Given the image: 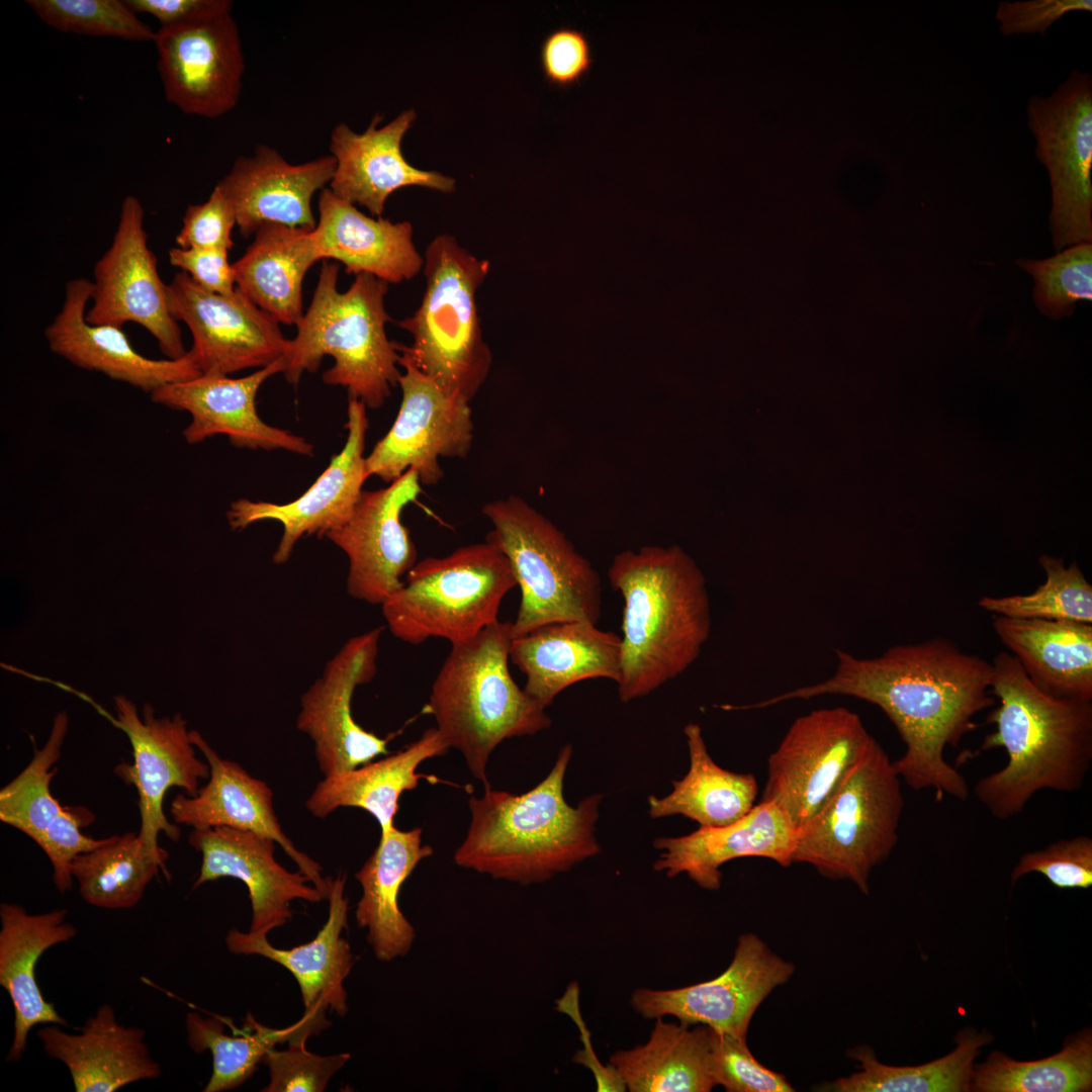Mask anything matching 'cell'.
<instances>
[{
  "instance_id": "6da1fadb",
  "label": "cell",
  "mask_w": 1092,
  "mask_h": 1092,
  "mask_svg": "<svg viewBox=\"0 0 1092 1092\" xmlns=\"http://www.w3.org/2000/svg\"><path fill=\"white\" fill-rule=\"evenodd\" d=\"M834 673L805 686L742 705L762 709L790 700L842 695L879 707L905 744L893 765L906 785L932 790L936 801L945 796L965 801L970 794L964 778L944 758L947 746L976 730L975 717L995 706L991 694L992 662L963 651L946 638L895 645L876 657L859 658L836 650Z\"/></svg>"
},
{
  "instance_id": "7a4b0ae2",
  "label": "cell",
  "mask_w": 1092,
  "mask_h": 1092,
  "mask_svg": "<svg viewBox=\"0 0 1092 1092\" xmlns=\"http://www.w3.org/2000/svg\"><path fill=\"white\" fill-rule=\"evenodd\" d=\"M992 666L991 694L999 704L986 717L995 730L981 749L1003 748L1007 761L980 779L974 793L995 818L1007 820L1039 791L1083 787L1092 761V701L1043 693L1011 653L999 652Z\"/></svg>"
},
{
  "instance_id": "3957f363",
  "label": "cell",
  "mask_w": 1092,
  "mask_h": 1092,
  "mask_svg": "<svg viewBox=\"0 0 1092 1092\" xmlns=\"http://www.w3.org/2000/svg\"><path fill=\"white\" fill-rule=\"evenodd\" d=\"M610 583L624 601L622 702L645 697L684 673L712 626L706 578L678 545L644 546L613 558Z\"/></svg>"
},
{
  "instance_id": "277c9868",
  "label": "cell",
  "mask_w": 1092,
  "mask_h": 1092,
  "mask_svg": "<svg viewBox=\"0 0 1092 1092\" xmlns=\"http://www.w3.org/2000/svg\"><path fill=\"white\" fill-rule=\"evenodd\" d=\"M572 746H563L548 776L530 791L512 794L485 786L471 796V822L454 853L461 868L522 885L543 883L598 854L595 836L602 795L576 807L563 796Z\"/></svg>"
},
{
  "instance_id": "5b68a950",
  "label": "cell",
  "mask_w": 1092,
  "mask_h": 1092,
  "mask_svg": "<svg viewBox=\"0 0 1092 1092\" xmlns=\"http://www.w3.org/2000/svg\"><path fill=\"white\" fill-rule=\"evenodd\" d=\"M339 270V264L324 261L310 304L289 340L284 376L297 384L303 373L315 372L323 358L332 356L335 363L324 372V382L346 388L350 397L376 410L401 375L399 352L385 330L391 322L385 309L389 284L362 273L341 292Z\"/></svg>"
},
{
  "instance_id": "8992f818",
  "label": "cell",
  "mask_w": 1092,
  "mask_h": 1092,
  "mask_svg": "<svg viewBox=\"0 0 1092 1092\" xmlns=\"http://www.w3.org/2000/svg\"><path fill=\"white\" fill-rule=\"evenodd\" d=\"M512 622L496 621L451 644L434 682L427 709L450 747L464 756L473 777L489 786L488 758L504 740L534 735L551 719L510 669Z\"/></svg>"
},
{
  "instance_id": "52a82bcc",
  "label": "cell",
  "mask_w": 1092,
  "mask_h": 1092,
  "mask_svg": "<svg viewBox=\"0 0 1092 1092\" xmlns=\"http://www.w3.org/2000/svg\"><path fill=\"white\" fill-rule=\"evenodd\" d=\"M489 269L488 260L477 258L453 236L438 235L425 250L421 304L397 323L413 337L411 345L395 342L400 359L469 402L492 365L476 302Z\"/></svg>"
},
{
  "instance_id": "ba28073f",
  "label": "cell",
  "mask_w": 1092,
  "mask_h": 1092,
  "mask_svg": "<svg viewBox=\"0 0 1092 1092\" xmlns=\"http://www.w3.org/2000/svg\"><path fill=\"white\" fill-rule=\"evenodd\" d=\"M482 513L492 524L485 540L507 556L521 589L513 638L552 623L598 624L600 574L558 527L516 495L488 502Z\"/></svg>"
},
{
  "instance_id": "9c48e42d",
  "label": "cell",
  "mask_w": 1092,
  "mask_h": 1092,
  "mask_svg": "<svg viewBox=\"0 0 1092 1092\" xmlns=\"http://www.w3.org/2000/svg\"><path fill=\"white\" fill-rule=\"evenodd\" d=\"M516 585L507 556L485 540L417 561L381 604L382 614L403 642L442 638L454 644L498 621L500 604Z\"/></svg>"
},
{
  "instance_id": "30bf717a",
  "label": "cell",
  "mask_w": 1092,
  "mask_h": 1092,
  "mask_svg": "<svg viewBox=\"0 0 1092 1092\" xmlns=\"http://www.w3.org/2000/svg\"><path fill=\"white\" fill-rule=\"evenodd\" d=\"M903 808L901 779L875 739L826 805L798 829L793 862L848 880L868 895L872 871L897 845Z\"/></svg>"
},
{
  "instance_id": "8fae6325",
  "label": "cell",
  "mask_w": 1092,
  "mask_h": 1092,
  "mask_svg": "<svg viewBox=\"0 0 1092 1092\" xmlns=\"http://www.w3.org/2000/svg\"><path fill=\"white\" fill-rule=\"evenodd\" d=\"M874 741L860 717L847 708L799 716L768 757L760 802L777 805L800 829L826 805Z\"/></svg>"
},
{
  "instance_id": "7c38bea8",
  "label": "cell",
  "mask_w": 1092,
  "mask_h": 1092,
  "mask_svg": "<svg viewBox=\"0 0 1092 1092\" xmlns=\"http://www.w3.org/2000/svg\"><path fill=\"white\" fill-rule=\"evenodd\" d=\"M1035 156L1052 187L1050 224L1056 249L1092 239V79L1074 69L1048 97L1027 104Z\"/></svg>"
},
{
  "instance_id": "4fadbf2b",
  "label": "cell",
  "mask_w": 1092,
  "mask_h": 1092,
  "mask_svg": "<svg viewBox=\"0 0 1092 1092\" xmlns=\"http://www.w3.org/2000/svg\"><path fill=\"white\" fill-rule=\"evenodd\" d=\"M93 276L88 323L121 329L135 323L151 333L167 358L187 353L168 306L167 284L148 245L145 210L138 197L122 200L111 245L95 263Z\"/></svg>"
},
{
  "instance_id": "5bb4252c",
  "label": "cell",
  "mask_w": 1092,
  "mask_h": 1092,
  "mask_svg": "<svg viewBox=\"0 0 1092 1092\" xmlns=\"http://www.w3.org/2000/svg\"><path fill=\"white\" fill-rule=\"evenodd\" d=\"M398 379L401 402L387 434L366 457L368 476L391 483L410 468L422 485H435L443 477L440 457L466 458L473 440L469 401L448 394L411 363Z\"/></svg>"
},
{
  "instance_id": "9a60e30c",
  "label": "cell",
  "mask_w": 1092,
  "mask_h": 1092,
  "mask_svg": "<svg viewBox=\"0 0 1092 1092\" xmlns=\"http://www.w3.org/2000/svg\"><path fill=\"white\" fill-rule=\"evenodd\" d=\"M116 718L110 720L122 730L132 747V763H119L114 771L139 794L141 827L139 837L153 855L167 860L168 852L159 846L158 836L165 833L177 841L180 829L171 823L163 809L169 789L178 787L189 796L199 789V781L208 779L209 764L196 757L190 730L180 714L157 718L151 705L140 714L125 696L114 697Z\"/></svg>"
},
{
  "instance_id": "2e32d148",
  "label": "cell",
  "mask_w": 1092,
  "mask_h": 1092,
  "mask_svg": "<svg viewBox=\"0 0 1092 1092\" xmlns=\"http://www.w3.org/2000/svg\"><path fill=\"white\" fill-rule=\"evenodd\" d=\"M794 972L795 966L770 950L756 934L743 933L731 964L717 978L674 989L638 988L631 994L630 1005L646 1019L670 1015L688 1025L702 1024L746 1037L756 1009Z\"/></svg>"
},
{
  "instance_id": "e0dca14e",
  "label": "cell",
  "mask_w": 1092,
  "mask_h": 1092,
  "mask_svg": "<svg viewBox=\"0 0 1092 1092\" xmlns=\"http://www.w3.org/2000/svg\"><path fill=\"white\" fill-rule=\"evenodd\" d=\"M171 314L189 329V350L201 374L223 375L263 368L285 356L289 340L279 323L239 290L232 295L209 292L185 272L167 283Z\"/></svg>"
},
{
  "instance_id": "ac0fdd59",
  "label": "cell",
  "mask_w": 1092,
  "mask_h": 1092,
  "mask_svg": "<svg viewBox=\"0 0 1092 1092\" xmlns=\"http://www.w3.org/2000/svg\"><path fill=\"white\" fill-rule=\"evenodd\" d=\"M382 631L383 627H377L350 638L301 697L296 726L313 741L318 767L325 777L354 769L388 754L389 739L361 727L352 714L356 688L376 674Z\"/></svg>"
},
{
  "instance_id": "d6986e66",
  "label": "cell",
  "mask_w": 1092,
  "mask_h": 1092,
  "mask_svg": "<svg viewBox=\"0 0 1092 1092\" xmlns=\"http://www.w3.org/2000/svg\"><path fill=\"white\" fill-rule=\"evenodd\" d=\"M158 70L166 100L189 115L217 118L237 105L245 70L231 13L156 31Z\"/></svg>"
},
{
  "instance_id": "ffe728a7",
  "label": "cell",
  "mask_w": 1092,
  "mask_h": 1092,
  "mask_svg": "<svg viewBox=\"0 0 1092 1092\" xmlns=\"http://www.w3.org/2000/svg\"><path fill=\"white\" fill-rule=\"evenodd\" d=\"M422 491L410 468L388 486L362 490L351 518L326 537L349 559L347 590L356 600L381 605L417 563V549L400 516Z\"/></svg>"
},
{
  "instance_id": "44dd1931",
  "label": "cell",
  "mask_w": 1092,
  "mask_h": 1092,
  "mask_svg": "<svg viewBox=\"0 0 1092 1092\" xmlns=\"http://www.w3.org/2000/svg\"><path fill=\"white\" fill-rule=\"evenodd\" d=\"M348 430L341 452L312 485L299 497L287 504L253 502L240 498L226 512L232 529L241 530L264 520L283 526V534L273 555L276 564L285 563L295 544L304 535L326 536L351 518L362 486L369 477L364 456L368 418L366 405L349 396Z\"/></svg>"
},
{
  "instance_id": "7402d4cb",
  "label": "cell",
  "mask_w": 1092,
  "mask_h": 1092,
  "mask_svg": "<svg viewBox=\"0 0 1092 1092\" xmlns=\"http://www.w3.org/2000/svg\"><path fill=\"white\" fill-rule=\"evenodd\" d=\"M285 358L241 378L201 374L193 379L166 384L150 395L153 402L186 412L191 422L183 437L195 445L224 435L240 448L275 450L311 456L313 446L304 438L266 424L259 417L256 397L271 376L284 373Z\"/></svg>"
},
{
  "instance_id": "603a6c76",
  "label": "cell",
  "mask_w": 1092,
  "mask_h": 1092,
  "mask_svg": "<svg viewBox=\"0 0 1092 1092\" xmlns=\"http://www.w3.org/2000/svg\"><path fill=\"white\" fill-rule=\"evenodd\" d=\"M275 840L252 831L217 826L193 829L189 843L202 854L193 888L220 878L242 881L252 905L250 932L268 935L291 918L290 903H318L327 896L300 871L291 873L275 858Z\"/></svg>"
},
{
  "instance_id": "cb8c5ba5",
  "label": "cell",
  "mask_w": 1092,
  "mask_h": 1092,
  "mask_svg": "<svg viewBox=\"0 0 1092 1092\" xmlns=\"http://www.w3.org/2000/svg\"><path fill=\"white\" fill-rule=\"evenodd\" d=\"M91 296L92 281L77 278L66 283L62 308L44 330L53 353L150 394L166 384L201 375L189 351L178 359L148 358L134 350L121 328L88 323L86 306Z\"/></svg>"
},
{
  "instance_id": "d4e9b609",
  "label": "cell",
  "mask_w": 1092,
  "mask_h": 1092,
  "mask_svg": "<svg viewBox=\"0 0 1092 1092\" xmlns=\"http://www.w3.org/2000/svg\"><path fill=\"white\" fill-rule=\"evenodd\" d=\"M417 115L414 109L402 111L386 125L375 115L368 128L358 133L347 124L336 125L331 133L330 152L336 160L330 189L338 197L366 207L381 217L385 202L394 191L405 186H422L444 193L455 190L453 178L435 171L420 170L402 155L401 142Z\"/></svg>"
},
{
  "instance_id": "484cf974",
  "label": "cell",
  "mask_w": 1092,
  "mask_h": 1092,
  "mask_svg": "<svg viewBox=\"0 0 1092 1092\" xmlns=\"http://www.w3.org/2000/svg\"><path fill=\"white\" fill-rule=\"evenodd\" d=\"M335 169L332 155L294 165L275 149L259 145L253 155L238 157L216 186L231 202L246 238L266 222L313 229L312 196L331 183Z\"/></svg>"
},
{
  "instance_id": "4316f807",
  "label": "cell",
  "mask_w": 1092,
  "mask_h": 1092,
  "mask_svg": "<svg viewBox=\"0 0 1092 1092\" xmlns=\"http://www.w3.org/2000/svg\"><path fill=\"white\" fill-rule=\"evenodd\" d=\"M190 739L210 767L208 782L193 796L177 795L170 814L176 824L193 829L226 826L268 836L280 844L311 884L328 896L327 878L321 866L299 851L282 831L273 807V792L263 781L250 776L235 761L222 759L199 732Z\"/></svg>"
},
{
  "instance_id": "83f0119b",
  "label": "cell",
  "mask_w": 1092,
  "mask_h": 1092,
  "mask_svg": "<svg viewBox=\"0 0 1092 1092\" xmlns=\"http://www.w3.org/2000/svg\"><path fill=\"white\" fill-rule=\"evenodd\" d=\"M798 829L775 804L759 802L739 820L722 827H700L678 837H659L653 868L668 878L686 874L705 890L721 887V867L732 859L758 856L788 868Z\"/></svg>"
},
{
  "instance_id": "f1b7e54d",
  "label": "cell",
  "mask_w": 1092,
  "mask_h": 1092,
  "mask_svg": "<svg viewBox=\"0 0 1092 1092\" xmlns=\"http://www.w3.org/2000/svg\"><path fill=\"white\" fill-rule=\"evenodd\" d=\"M329 915L309 942L283 949L272 945L267 935L231 929L225 937L236 954H257L288 970L298 983L303 1014L326 1018L327 1010L344 1016L348 1010L344 982L353 967L349 942L342 937L347 928L349 901L345 895L346 876L327 878Z\"/></svg>"
},
{
  "instance_id": "f546056e",
  "label": "cell",
  "mask_w": 1092,
  "mask_h": 1092,
  "mask_svg": "<svg viewBox=\"0 0 1092 1092\" xmlns=\"http://www.w3.org/2000/svg\"><path fill=\"white\" fill-rule=\"evenodd\" d=\"M621 636L586 621L552 623L512 639L510 659L525 692L546 709L568 687L590 678L618 682Z\"/></svg>"
},
{
  "instance_id": "4dcf8cb0",
  "label": "cell",
  "mask_w": 1092,
  "mask_h": 1092,
  "mask_svg": "<svg viewBox=\"0 0 1092 1092\" xmlns=\"http://www.w3.org/2000/svg\"><path fill=\"white\" fill-rule=\"evenodd\" d=\"M61 1026L47 1024L37 1036L47 1056L67 1067L77 1092H114L161 1075L144 1029L120 1024L110 1004L101 1005L78 1033Z\"/></svg>"
},
{
  "instance_id": "1f68e13d",
  "label": "cell",
  "mask_w": 1092,
  "mask_h": 1092,
  "mask_svg": "<svg viewBox=\"0 0 1092 1092\" xmlns=\"http://www.w3.org/2000/svg\"><path fill=\"white\" fill-rule=\"evenodd\" d=\"M67 914V909L29 914L15 903L0 905V985L8 993L14 1009V1033L7 1054L9 1062L22 1058L27 1035L35 1025H69L54 1003L46 1000L35 972L37 962L49 948L77 935L76 927L66 920Z\"/></svg>"
},
{
  "instance_id": "d6a6232c",
  "label": "cell",
  "mask_w": 1092,
  "mask_h": 1092,
  "mask_svg": "<svg viewBox=\"0 0 1092 1092\" xmlns=\"http://www.w3.org/2000/svg\"><path fill=\"white\" fill-rule=\"evenodd\" d=\"M317 205L312 232L321 260L339 261L348 274H371L388 284L411 280L423 270L411 222L367 216L330 188L321 191Z\"/></svg>"
},
{
  "instance_id": "836d02e7",
  "label": "cell",
  "mask_w": 1092,
  "mask_h": 1092,
  "mask_svg": "<svg viewBox=\"0 0 1092 1092\" xmlns=\"http://www.w3.org/2000/svg\"><path fill=\"white\" fill-rule=\"evenodd\" d=\"M434 853L422 844V829L400 830L394 825L384 835L355 878L362 888L356 921L367 929V941L374 956L390 962L406 956L416 931L398 905L401 886L424 858Z\"/></svg>"
},
{
  "instance_id": "e575fe53",
  "label": "cell",
  "mask_w": 1092,
  "mask_h": 1092,
  "mask_svg": "<svg viewBox=\"0 0 1092 1092\" xmlns=\"http://www.w3.org/2000/svg\"><path fill=\"white\" fill-rule=\"evenodd\" d=\"M992 626L1040 691L1092 701V624L994 616Z\"/></svg>"
},
{
  "instance_id": "d590c367",
  "label": "cell",
  "mask_w": 1092,
  "mask_h": 1092,
  "mask_svg": "<svg viewBox=\"0 0 1092 1092\" xmlns=\"http://www.w3.org/2000/svg\"><path fill=\"white\" fill-rule=\"evenodd\" d=\"M313 229L266 222L233 263L236 289L279 324L296 326L304 313L302 283L321 260Z\"/></svg>"
},
{
  "instance_id": "8d00e7d4",
  "label": "cell",
  "mask_w": 1092,
  "mask_h": 1092,
  "mask_svg": "<svg viewBox=\"0 0 1092 1092\" xmlns=\"http://www.w3.org/2000/svg\"><path fill=\"white\" fill-rule=\"evenodd\" d=\"M448 749L439 730L430 728L396 753L325 777L307 799L306 809L317 818H325L341 807L363 809L374 817L380 835H384L394 826L401 794L416 789L425 778L417 772L418 766Z\"/></svg>"
},
{
  "instance_id": "74e56055",
  "label": "cell",
  "mask_w": 1092,
  "mask_h": 1092,
  "mask_svg": "<svg viewBox=\"0 0 1092 1092\" xmlns=\"http://www.w3.org/2000/svg\"><path fill=\"white\" fill-rule=\"evenodd\" d=\"M648 1040L610 1057L630 1092H709L716 1082L712 1070V1029L706 1025L671 1023L656 1018Z\"/></svg>"
},
{
  "instance_id": "f35d334b",
  "label": "cell",
  "mask_w": 1092,
  "mask_h": 1092,
  "mask_svg": "<svg viewBox=\"0 0 1092 1092\" xmlns=\"http://www.w3.org/2000/svg\"><path fill=\"white\" fill-rule=\"evenodd\" d=\"M684 732L689 771L672 781L673 791L667 796L648 797L649 816L658 819L682 815L700 827H722L745 816L754 807L758 794L755 777L719 766L710 756L697 723L687 724Z\"/></svg>"
},
{
  "instance_id": "ab89813d",
  "label": "cell",
  "mask_w": 1092,
  "mask_h": 1092,
  "mask_svg": "<svg viewBox=\"0 0 1092 1092\" xmlns=\"http://www.w3.org/2000/svg\"><path fill=\"white\" fill-rule=\"evenodd\" d=\"M232 1030H224V1018L217 1015L207 1018L198 1013L186 1017L187 1039L196 1053L209 1051L212 1057V1073L204 1092H221L235 1089L246 1082L262 1063L264 1056L279 1043L307 1040L330 1025L327 1018L303 1014L290 1026L272 1028L248 1014L241 1028L225 1019Z\"/></svg>"
},
{
  "instance_id": "60d3db41",
  "label": "cell",
  "mask_w": 1092,
  "mask_h": 1092,
  "mask_svg": "<svg viewBox=\"0 0 1092 1092\" xmlns=\"http://www.w3.org/2000/svg\"><path fill=\"white\" fill-rule=\"evenodd\" d=\"M993 1036L966 1027L957 1033L949 1054L917 1066H890L878 1061L869 1046L851 1051L859 1071L824 1084L828 1092H966L970 1091L974 1061Z\"/></svg>"
},
{
  "instance_id": "b9f144b4",
  "label": "cell",
  "mask_w": 1092,
  "mask_h": 1092,
  "mask_svg": "<svg viewBox=\"0 0 1092 1092\" xmlns=\"http://www.w3.org/2000/svg\"><path fill=\"white\" fill-rule=\"evenodd\" d=\"M1092 1090V1031L1070 1034L1057 1054L1034 1061H1017L993 1051L974 1067L970 1091L1088 1092Z\"/></svg>"
},
{
  "instance_id": "7bdbcfd3",
  "label": "cell",
  "mask_w": 1092,
  "mask_h": 1092,
  "mask_svg": "<svg viewBox=\"0 0 1092 1092\" xmlns=\"http://www.w3.org/2000/svg\"><path fill=\"white\" fill-rule=\"evenodd\" d=\"M165 862L147 851L138 833L127 832L111 835L105 844L78 855L72 863V876L86 903L103 909H128L141 901L160 870L169 875Z\"/></svg>"
},
{
  "instance_id": "ee69618b",
  "label": "cell",
  "mask_w": 1092,
  "mask_h": 1092,
  "mask_svg": "<svg viewBox=\"0 0 1092 1092\" xmlns=\"http://www.w3.org/2000/svg\"><path fill=\"white\" fill-rule=\"evenodd\" d=\"M68 728L67 713H58L46 744L35 750L30 762L0 791V820L34 842L64 809L53 796L51 783Z\"/></svg>"
},
{
  "instance_id": "f6af8a7d",
  "label": "cell",
  "mask_w": 1092,
  "mask_h": 1092,
  "mask_svg": "<svg viewBox=\"0 0 1092 1092\" xmlns=\"http://www.w3.org/2000/svg\"><path fill=\"white\" fill-rule=\"evenodd\" d=\"M1045 580L1028 595L983 596L978 605L994 616L1092 624V585L1076 562L1042 555Z\"/></svg>"
},
{
  "instance_id": "bcb514c9",
  "label": "cell",
  "mask_w": 1092,
  "mask_h": 1092,
  "mask_svg": "<svg viewBox=\"0 0 1092 1092\" xmlns=\"http://www.w3.org/2000/svg\"><path fill=\"white\" fill-rule=\"evenodd\" d=\"M26 4L42 22L62 32L134 41L156 37L124 0H27Z\"/></svg>"
},
{
  "instance_id": "7dc6e473",
  "label": "cell",
  "mask_w": 1092,
  "mask_h": 1092,
  "mask_svg": "<svg viewBox=\"0 0 1092 1092\" xmlns=\"http://www.w3.org/2000/svg\"><path fill=\"white\" fill-rule=\"evenodd\" d=\"M1035 281L1038 309L1053 318L1073 312L1079 300L1092 299V246L1081 243L1040 261L1018 260Z\"/></svg>"
},
{
  "instance_id": "c3c4849f",
  "label": "cell",
  "mask_w": 1092,
  "mask_h": 1092,
  "mask_svg": "<svg viewBox=\"0 0 1092 1092\" xmlns=\"http://www.w3.org/2000/svg\"><path fill=\"white\" fill-rule=\"evenodd\" d=\"M306 1040H294L288 1049L270 1050L263 1058L270 1074L264 1092H323L331 1078L350 1060V1054L321 1056L310 1053Z\"/></svg>"
},
{
  "instance_id": "681fc988",
  "label": "cell",
  "mask_w": 1092,
  "mask_h": 1092,
  "mask_svg": "<svg viewBox=\"0 0 1092 1092\" xmlns=\"http://www.w3.org/2000/svg\"><path fill=\"white\" fill-rule=\"evenodd\" d=\"M712 1029V1028H711ZM712 1070L716 1085L728 1092H793L782 1074L762 1066L750 1053L746 1037L712 1029Z\"/></svg>"
},
{
  "instance_id": "f907efd6",
  "label": "cell",
  "mask_w": 1092,
  "mask_h": 1092,
  "mask_svg": "<svg viewBox=\"0 0 1092 1092\" xmlns=\"http://www.w3.org/2000/svg\"><path fill=\"white\" fill-rule=\"evenodd\" d=\"M1039 873L1059 889L1092 886V838L1078 835L1052 842L1042 849L1023 853L1012 870L1014 884L1023 876Z\"/></svg>"
},
{
  "instance_id": "816d5d0a",
  "label": "cell",
  "mask_w": 1092,
  "mask_h": 1092,
  "mask_svg": "<svg viewBox=\"0 0 1092 1092\" xmlns=\"http://www.w3.org/2000/svg\"><path fill=\"white\" fill-rule=\"evenodd\" d=\"M94 821L93 813L83 806L64 807L36 844L43 850L53 867V881L61 893L72 889V863L85 852L105 844L109 837L96 839L81 832Z\"/></svg>"
},
{
  "instance_id": "f5cc1de1",
  "label": "cell",
  "mask_w": 1092,
  "mask_h": 1092,
  "mask_svg": "<svg viewBox=\"0 0 1092 1092\" xmlns=\"http://www.w3.org/2000/svg\"><path fill=\"white\" fill-rule=\"evenodd\" d=\"M235 225V210L215 185L205 202L188 205L175 241L183 249L215 248L230 251L234 247L232 232Z\"/></svg>"
},
{
  "instance_id": "db71d44e",
  "label": "cell",
  "mask_w": 1092,
  "mask_h": 1092,
  "mask_svg": "<svg viewBox=\"0 0 1092 1092\" xmlns=\"http://www.w3.org/2000/svg\"><path fill=\"white\" fill-rule=\"evenodd\" d=\"M540 61L550 84L566 88L579 83L594 63L588 37L577 28H556L543 40Z\"/></svg>"
},
{
  "instance_id": "11a10c76",
  "label": "cell",
  "mask_w": 1092,
  "mask_h": 1092,
  "mask_svg": "<svg viewBox=\"0 0 1092 1092\" xmlns=\"http://www.w3.org/2000/svg\"><path fill=\"white\" fill-rule=\"evenodd\" d=\"M1072 11H1092L1091 0L1002 1L995 18L1006 36L1038 33L1044 35L1052 24Z\"/></svg>"
},
{
  "instance_id": "9f6ffc18",
  "label": "cell",
  "mask_w": 1092,
  "mask_h": 1092,
  "mask_svg": "<svg viewBox=\"0 0 1092 1092\" xmlns=\"http://www.w3.org/2000/svg\"><path fill=\"white\" fill-rule=\"evenodd\" d=\"M229 251L215 248H172L169 260L172 266L185 272L201 288L221 295L236 292L233 264L228 260Z\"/></svg>"
},
{
  "instance_id": "6f0895ef",
  "label": "cell",
  "mask_w": 1092,
  "mask_h": 1092,
  "mask_svg": "<svg viewBox=\"0 0 1092 1092\" xmlns=\"http://www.w3.org/2000/svg\"><path fill=\"white\" fill-rule=\"evenodd\" d=\"M136 15L150 14L161 27H175L231 13L230 0H124Z\"/></svg>"
},
{
  "instance_id": "680465c9",
  "label": "cell",
  "mask_w": 1092,
  "mask_h": 1092,
  "mask_svg": "<svg viewBox=\"0 0 1092 1092\" xmlns=\"http://www.w3.org/2000/svg\"><path fill=\"white\" fill-rule=\"evenodd\" d=\"M579 988L576 982H572L568 987L564 995L556 1000V1007L560 1012L568 1014L571 1019L577 1024L580 1032V1040L585 1043L583 1050L578 1051L572 1058V1061L576 1064L582 1065L590 1072H593L596 1083L597 1091L600 1092H624L627 1091L623 1080L616 1071V1069L609 1064L603 1065L596 1056L593 1050L592 1042L588 1040L590 1033L585 1026V1023L580 1015L578 1005Z\"/></svg>"
}]
</instances>
